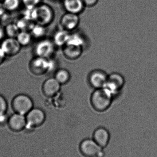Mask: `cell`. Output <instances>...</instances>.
Returning a JSON list of instances; mask_svg holds the SVG:
<instances>
[{
  "label": "cell",
  "mask_w": 157,
  "mask_h": 157,
  "mask_svg": "<svg viewBox=\"0 0 157 157\" xmlns=\"http://www.w3.org/2000/svg\"><path fill=\"white\" fill-rule=\"evenodd\" d=\"M84 43V38L81 34L77 33H70L66 44H73L83 47Z\"/></svg>",
  "instance_id": "cell-23"
},
{
  "label": "cell",
  "mask_w": 157,
  "mask_h": 157,
  "mask_svg": "<svg viewBox=\"0 0 157 157\" xmlns=\"http://www.w3.org/2000/svg\"><path fill=\"white\" fill-rule=\"evenodd\" d=\"M16 38L22 47L30 44L33 37L29 31H20Z\"/></svg>",
  "instance_id": "cell-21"
},
{
  "label": "cell",
  "mask_w": 157,
  "mask_h": 157,
  "mask_svg": "<svg viewBox=\"0 0 157 157\" xmlns=\"http://www.w3.org/2000/svg\"><path fill=\"white\" fill-rule=\"evenodd\" d=\"M104 156H105V153H104L103 150H102L99 153L96 157H104Z\"/></svg>",
  "instance_id": "cell-30"
},
{
  "label": "cell",
  "mask_w": 157,
  "mask_h": 157,
  "mask_svg": "<svg viewBox=\"0 0 157 157\" xmlns=\"http://www.w3.org/2000/svg\"><path fill=\"white\" fill-rule=\"evenodd\" d=\"M103 150L93 139H85L79 145L80 153L85 157H96L100 152Z\"/></svg>",
  "instance_id": "cell-8"
},
{
  "label": "cell",
  "mask_w": 157,
  "mask_h": 157,
  "mask_svg": "<svg viewBox=\"0 0 157 157\" xmlns=\"http://www.w3.org/2000/svg\"><path fill=\"white\" fill-rule=\"evenodd\" d=\"M86 6L91 7L96 4L98 0H83Z\"/></svg>",
  "instance_id": "cell-26"
},
{
  "label": "cell",
  "mask_w": 157,
  "mask_h": 157,
  "mask_svg": "<svg viewBox=\"0 0 157 157\" xmlns=\"http://www.w3.org/2000/svg\"><path fill=\"white\" fill-rule=\"evenodd\" d=\"M63 6L66 12L78 15L86 6L83 0H63Z\"/></svg>",
  "instance_id": "cell-14"
},
{
  "label": "cell",
  "mask_w": 157,
  "mask_h": 157,
  "mask_svg": "<svg viewBox=\"0 0 157 157\" xmlns=\"http://www.w3.org/2000/svg\"><path fill=\"white\" fill-rule=\"evenodd\" d=\"M0 47L4 52L6 56H15L21 50V45L15 38L7 37L4 39Z\"/></svg>",
  "instance_id": "cell-11"
},
{
  "label": "cell",
  "mask_w": 157,
  "mask_h": 157,
  "mask_svg": "<svg viewBox=\"0 0 157 157\" xmlns=\"http://www.w3.org/2000/svg\"><path fill=\"white\" fill-rule=\"evenodd\" d=\"M83 47L66 44L62 47L63 55L67 59L75 60L79 59L83 53Z\"/></svg>",
  "instance_id": "cell-15"
},
{
  "label": "cell",
  "mask_w": 157,
  "mask_h": 157,
  "mask_svg": "<svg viewBox=\"0 0 157 157\" xmlns=\"http://www.w3.org/2000/svg\"><path fill=\"white\" fill-rule=\"evenodd\" d=\"M47 27L41 25L39 24H34L29 32L33 38L41 40L44 38L47 33Z\"/></svg>",
  "instance_id": "cell-18"
},
{
  "label": "cell",
  "mask_w": 157,
  "mask_h": 157,
  "mask_svg": "<svg viewBox=\"0 0 157 157\" xmlns=\"http://www.w3.org/2000/svg\"><path fill=\"white\" fill-rule=\"evenodd\" d=\"M70 33L62 29L56 31L52 40L55 46L61 47L64 46L67 43Z\"/></svg>",
  "instance_id": "cell-17"
},
{
  "label": "cell",
  "mask_w": 157,
  "mask_h": 157,
  "mask_svg": "<svg viewBox=\"0 0 157 157\" xmlns=\"http://www.w3.org/2000/svg\"><path fill=\"white\" fill-rule=\"evenodd\" d=\"M113 97V95L106 88L96 89L90 97V103L96 111L103 112L110 107Z\"/></svg>",
  "instance_id": "cell-1"
},
{
  "label": "cell",
  "mask_w": 157,
  "mask_h": 157,
  "mask_svg": "<svg viewBox=\"0 0 157 157\" xmlns=\"http://www.w3.org/2000/svg\"><path fill=\"white\" fill-rule=\"evenodd\" d=\"M55 46L53 40L43 38L37 42L34 48L35 56L51 59L55 53Z\"/></svg>",
  "instance_id": "cell-6"
},
{
  "label": "cell",
  "mask_w": 157,
  "mask_h": 157,
  "mask_svg": "<svg viewBox=\"0 0 157 157\" xmlns=\"http://www.w3.org/2000/svg\"><path fill=\"white\" fill-rule=\"evenodd\" d=\"M6 36L7 37L16 38L20 30L16 23H9L4 28Z\"/></svg>",
  "instance_id": "cell-22"
},
{
  "label": "cell",
  "mask_w": 157,
  "mask_h": 157,
  "mask_svg": "<svg viewBox=\"0 0 157 157\" xmlns=\"http://www.w3.org/2000/svg\"><path fill=\"white\" fill-rule=\"evenodd\" d=\"M5 36L4 28H3L2 26L0 25V40H2L4 39Z\"/></svg>",
  "instance_id": "cell-29"
},
{
  "label": "cell",
  "mask_w": 157,
  "mask_h": 157,
  "mask_svg": "<svg viewBox=\"0 0 157 157\" xmlns=\"http://www.w3.org/2000/svg\"><path fill=\"white\" fill-rule=\"evenodd\" d=\"M108 75L104 71L95 70L89 73L88 80L89 85L95 90L102 88L105 86Z\"/></svg>",
  "instance_id": "cell-9"
},
{
  "label": "cell",
  "mask_w": 157,
  "mask_h": 157,
  "mask_svg": "<svg viewBox=\"0 0 157 157\" xmlns=\"http://www.w3.org/2000/svg\"><path fill=\"white\" fill-rule=\"evenodd\" d=\"M93 136V140L103 149L108 146L109 142V133L104 127H99L96 129Z\"/></svg>",
  "instance_id": "cell-16"
},
{
  "label": "cell",
  "mask_w": 157,
  "mask_h": 157,
  "mask_svg": "<svg viewBox=\"0 0 157 157\" xmlns=\"http://www.w3.org/2000/svg\"><path fill=\"white\" fill-rule=\"evenodd\" d=\"M6 57V55L5 54L3 51L0 47V65L4 62Z\"/></svg>",
  "instance_id": "cell-28"
},
{
  "label": "cell",
  "mask_w": 157,
  "mask_h": 157,
  "mask_svg": "<svg viewBox=\"0 0 157 157\" xmlns=\"http://www.w3.org/2000/svg\"><path fill=\"white\" fill-rule=\"evenodd\" d=\"M8 104L4 97L0 94V115L6 114Z\"/></svg>",
  "instance_id": "cell-25"
},
{
  "label": "cell",
  "mask_w": 157,
  "mask_h": 157,
  "mask_svg": "<svg viewBox=\"0 0 157 157\" xmlns=\"http://www.w3.org/2000/svg\"><path fill=\"white\" fill-rule=\"evenodd\" d=\"M26 130H33L43 124L46 120L45 112L37 108H33L26 115Z\"/></svg>",
  "instance_id": "cell-5"
},
{
  "label": "cell",
  "mask_w": 157,
  "mask_h": 157,
  "mask_svg": "<svg viewBox=\"0 0 157 157\" xmlns=\"http://www.w3.org/2000/svg\"><path fill=\"white\" fill-rule=\"evenodd\" d=\"M54 77L61 85H63L69 82L71 76L69 71L66 69H60L55 72Z\"/></svg>",
  "instance_id": "cell-19"
},
{
  "label": "cell",
  "mask_w": 157,
  "mask_h": 157,
  "mask_svg": "<svg viewBox=\"0 0 157 157\" xmlns=\"http://www.w3.org/2000/svg\"><path fill=\"white\" fill-rule=\"evenodd\" d=\"M7 124L9 129L13 132H21L25 130L26 126V115L15 113L8 118Z\"/></svg>",
  "instance_id": "cell-13"
},
{
  "label": "cell",
  "mask_w": 157,
  "mask_h": 157,
  "mask_svg": "<svg viewBox=\"0 0 157 157\" xmlns=\"http://www.w3.org/2000/svg\"><path fill=\"white\" fill-rule=\"evenodd\" d=\"M54 1H59V0H54Z\"/></svg>",
  "instance_id": "cell-32"
},
{
  "label": "cell",
  "mask_w": 157,
  "mask_h": 157,
  "mask_svg": "<svg viewBox=\"0 0 157 157\" xmlns=\"http://www.w3.org/2000/svg\"><path fill=\"white\" fill-rule=\"evenodd\" d=\"M61 85L54 77L48 78L42 84V93L48 98L55 97L61 90Z\"/></svg>",
  "instance_id": "cell-12"
},
{
  "label": "cell",
  "mask_w": 157,
  "mask_h": 157,
  "mask_svg": "<svg viewBox=\"0 0 157 157\" xmlns=\"http://www.w3.org/2000/svg\"><path fill=\"white\" fill-rule=\"evenodd\" d=\"M3 1V0H0V2H2Z\"/></svg>",
  "instance_id": "cell-31"
},
{
  "label": "cell",
  "mask_w": 157,
  "mask_h": 157,
  "mask_svg": "<svg viewBox=\"0 0 157 157\" xmlns=\"http://www.w3.org/2000/svg\"><path fill=\"white\" fill-rule=\"evenodd\" d=\"M21 4L25 8L33 9L41 2V0H21Z\"/></svg>",
  "instance_id": "cell-24"
},
{
  "label": "cell",
  "mask_w": 157,
  "mask_h": 157,
  "mask_svg": "<svg viewBox=\"0 0 157 157\" xmlns=\"http://www.w3.org/2000/svg\"><path fill=\"white\" fill-rule=\"evenodd\" d=\"M2 4L4 10L12 12L18 10L22 4L21 0H3Z\"/></svg>",
  "instance_id": "cell-20"
},
{
  "label": "cell",
  "mask_w": 157,
  "mask_h": 157,
  "mask_svg": "<svg viewBox=\"0 0 157 157\" xmlns=\"http://www.w3.org/2000/svg\"><path fill=\"white\" fill-rule=\"evenodd\" d=\"M8 118L6 114L0 115V125H4L7 124Z\"/></svg>",
  "instance_id": "cell-27"
},
{
  "label": "cell",
  "mask_w": 157,
  "mask_h": 157,
  "mask_svg": "<svg viewBox=\"0 0 157 157\" xmlns=\"http://www.w3.org/2000/svg\"><path fill=\"white\" fill-rule=\"evenodd\" d=\"M31 17L34 23L47 27L54 20L55 13L50 5L41 2L32 9Z\"/></svg>",
  "instance_id": "cell-2"
},
{
  "label": "cell",
  "mask_w": 157,
  "mask_h": 157,
  "mask_svg": "<svg viewBox=\"0 0 157 157\" xmlns=\"http://www.w3.org/2000/svg\"><path fill=\"white\" fill-rule=\"evenodd\" d=\"M79 22L80 18L78 14L66 12L61 17L60 25L62 29L71 32L78 27Z\"/></svg>",
  "instance_id": "cell-10"
},
{
  "label": "cell",
  "mask_w": 157,
  "mask_h": 157,
  "mask_svg": "<svg viewBox=\"0 0 157 157\" xmlns=\"http://www.w3.org/2000/svg\"><path fill=\"white\" fill-rule=\"evenodd\" d=\"M11 106L16 113L26 115L34 108V103L28 95L19 94L14 97L11 102Z\"/></svg>",
  "instance_id": "cell-4"
},
{
  "label": "cell",
  "mask_w": 157,
  "mask_h": 157,
  "mask_svg": "<svg viewBox=\"0 0 157 157\" xmlns=\"http://www.w3.org/2000/svg\"><path fill=\"white\" fill-rule=\"evenodd\" d=\"M124 84L125 79L123 76L119 73L114 72L108 75L104 88H106L114 96L120 92Z\"/></svg>",
  "instance_id": "cell-7"
},
{
  "label": "cell",
  "mask_w": 157,
  "mask_h": 157,
  "mask_svg": "<svg viewBox=\"0 0 157 157\" xmlns=\"http://www.w3.org/2000/svg\"><path fill=\"white\" fill-rule=\"evenodd\" d=\"M55 66L56 63L52 58L35 56L29 62V69L33 75L41 76L53 71Z\"/></svg>",
  "instance_id": "cell-3"
}]
</instances>
